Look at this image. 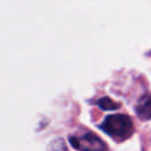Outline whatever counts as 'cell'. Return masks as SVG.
Returning a JSON list of instances; mask_svg holds the SVG:
<instances>
[{
    "instance_id": "3957f363",
    "label": "cell",
    "mask_w": 151,
    "mask_h": 151,
    "mask_svg": "<svg viewBox=\"0 0 151 151\" xmlns=\"http://www.w3.org/2000/svg\"><path fill=\"white\" fill-rule=\"evenodd\" d=\"M137 114L143 120L151 119V94H146L140 98L136 107Z\"/></svg>"
},
{
    "instance_id": "7a4b0ae2",
    "label": "cell",
    "mask_w": 151,
    "mask_h": 151,
    "mask_svg": "<svg viewBox=\"0 0 151 151\" xmlns=\"http://www.w3.org/2000/svg\"><path fill=\"white\" fill-rule=\"evenodd\" d=\"M70 142L74 149L79 150H105L106 145L103 140L92 132H87L81 136H73Z\"/></svg>"
},
{
    "instance_id": "277c9868",
    "label": "cell",
    "mask_w": 151,
    "mask_h": 151,
    "mask_svg": "<svg viewBox=\"0 0 151 151\" xmlns=\"http://www.w3.org/2000/svg\"><path fill=\"white\" fill-rule=\"evenodd\" d=\"M98 106L100 107V109H103V110H105V111H113V110H117L118 109V106H119V104H117L116 101H113L111 98H109V97H104V98H101L100 100H98Z\"/></svg>"
},
{
    "instance_id": "6da1fadb",
    "label": "cell",
    "mask_w": 151,
    "mask_h": 151,
    "mask_svg": "<svg viewBox=\"0 0 151 151\" xmlns=\"http://www.w3.org/2000/svg\"><path fill=\"white\" fill-rule=\"evenodd\" d=\"M101 130L114 139L123 140L131 136L133 131V124L126 114H112L105 118L100 125Z\"/></svg>"
}]
</instances>
